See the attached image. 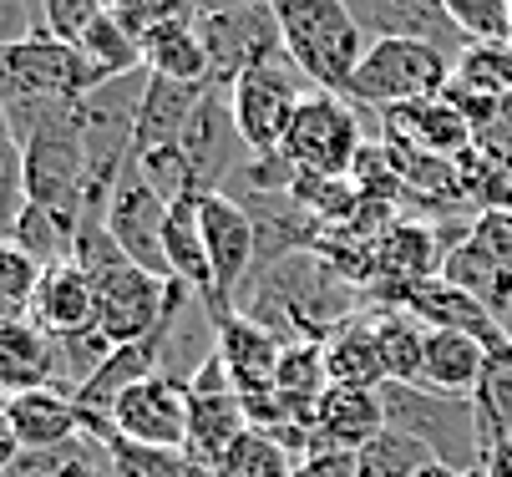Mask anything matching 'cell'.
I'll return each instance as SVG.
<instances>
[{
    "label": "cell",
    "instance_id": "1",
    "mask_svg": "<svg viewBox=\"0 0 512 477\" xmlns=\"http://www.w3.org/2000/svg\"><path fill=\"white\" fill-rule=\"evenodd\" d=\"M269 11H274L279 46L295 61V72L315 92L345 97L360 56L371 51V36L360 31L345 0H269Z\"/></svg>",
    "mask_w": 512,
    "mask_h": 477
},
{
    "label": "cell",
    "instance_id": "2",
    "mask_svg": "<svg viewBox=\"0 0 512 477\" xmlns=\"http://www.w3.org/2000/svg\"><path fill=\"white\" fill-rule=\"evenodd\" d=\"M381 401H386V427L416 437L442 467H457V472L482 467L487 447H482L472 396H447L431 386H381Z\"/></svg>",
    "mask_w": 512,
    "mask_h": 477
},
{
    "label": "cell",
    "instance_id": "3",
    "mask_svg": "<svg viewBox=\"0 0 512 477\" xmlns=\"http://www.w3.org/2000/svg\"><path fill=\"white\" fill-rule=\"evenodd\" d=\"M452 72L457 61L431 41H371V51L360 56L355 77L345 87V102L391 112L406 102L442 97L452 87Z\"/></svg>",
    "mask_w": 512,
    "mask_h": 477
},
{
    "label": "cell",
    "instance_id": "4",
    "mask_svg": "<svg viewBox=\"0 0 512 477\" xmlns=\"http://www.w3.org/2000/svg\"><path fill=\"white\" fill-rule=\"evenodd\" d=\"M92 285H97V330L107 335V346H132V340H148V335L168 330L193 295L188 285L163 280L132 259L97 269Z\"/></svg>",
    "mask_w": 512,
    "mask_h": 477
},
{
    "label": "cell",
    "instance_id": "5",
    "mask_svg": "<svg viewBox=\"0 0 512 477\" xmlns=\"http://www.w3.org/2000/svg\"><path fill=\"white\" fill-rule=\"evenodd\" d=\"M87 183H92V163H87V138H82V107L31 132L26 138V163H21V188L26 203L56 209L66 219L82 224L87 209Z\"/></svg>",
    "mask_w": 512,
    "mask_h": 477
},
{
    "label": "cell",
    "instance_id": "6",
    "mask_svg": "<svg viewBox=\"0 0 512 477\" xmlns=\"http://www.w3.org/2000/svg\"><path fill=\"white\" fill-rule=\"evenodd\" d=\"M310 92V82L295 72V61L284 51L254 61L249 72H239L229 82V107H234V127L254 158H274L284 148L289 117H295L300 97Z\"/></svg>",
    "mask_w": 512,
    "mask_h": 477
},
{
    "label": "cell",
    "instance_id": "7",
    "mask_svg": "<svg viewBox=\"0 0 512 477\" xmlns=\"http://www.w3.org/2000/svg\"><path fill=\"white\" fill-rule=\"evenodd\" d=\"M365 138H360V117L350 112L345 97L335 92H305L295 117L284 132V163L295 173H315V178H350L355 158H360Z\"/></svg>",
    "mask_w": 512,
    "mask_h": 477
},
{
    "label": "cell",
    "instance_id": "8",
    "mask_svg": "<svg viewBox=\"0 0 512 477\" xmlns=\"http://www.w3.org/2000/svg\"><path fill=\"white\" fill-rule=\"evenodd\" d=\"M198 219H203V249H208V275H213V300L203 310L213 320L224 310H239V295L254 280V269H259V224L249 214V203H239L234 193H203Z\"/></svg>",
    "mask_w": 512,
    "mask_h": 477
},
{
    "label": "cell",
    "instance_id": "9",
    "mask_svg": "<svg viewBox=\"0 0 512 477\" xmlns=\"http://www.w3.org/2000/svg\"><path fill=\"white\" fill-rule=\"evenodd\" d=\"M87 437H122L158 452H188V381L158 371L117 396L107 422H82Z\"/></svg>",
    "mask_w": 512,
    "mask_h": 477
},
{
    "label": "cell",
    "instance_id": "10",
    "mask_svg": "<svg viewBox=\"0 0 512 477\" xmlns=\"http://www.w3.org/2000/svg\"><path fill=\"white\" fill-rule=\"evenodd\" d=\"M244 432H249L244 396L234 391L224 361L208 351L203 366L188 376V457L203 467H218Z\"/></svg>",
    "mask_w": 512,
    "mask_h": 477
},
{
    "label": "cell",
    "instance_id": "11",
    "mask_svg": "<svg viewBox=\"0 0 512 477\" xmlns=\"http://www.w3.org/2000/svg\"><path fill=\"white\" fill-rule=\"evenodd\" d=\"M193 26H198V36L208 46V61H213V87H229L239 72H249L254 61L284 51L269 0H234V6L198 11Z\"/></svg>",
    "mask_w": 512,
    "mask_h": 477
},
{
    "label": "cell",
    "instance_id": "12",
    "mask_svg": "<svg viewBox=\"0 0 512 477\" xmlns=\"http://www.w3.org/2000/svg\"><path fill=\"white\" fill-rule=\"evenodd\" d=\"M163 219H168V198H158L153 183L127 163L117 188H112V198H107V234L132 264L173 280L168 275V254H163Z\"/></svg>",
    "mask_w": 512,
    "mask_h": 477
},
{
    "label": "cell",
    "instance_id": "13",
    "mask_svg": "<svg viewBox=\"0 0 512 477\" xmlns=\"http://www.w3.org/2000/svg\"><path fill=\"white\" fill-rule=\"evenodd\" d=\"M213 356L224 361L234 391L249 401V396H264L274 391V371H279V356H284V340L249 320L244 310H224V315H213Z\"/></svg>",
    "mask_w": 512,
    "mask_h": 477
},
{
    "label": "cell",
    "instance_id": "14",
    "mask_svg": "<svg viewBox=\"0 0 512 477\" xmlns=\"http://www.w3.org/2000/svg\"><path fill=\"white\" fill-rule=\"evenodd\" d=\"M381 122H386L381 138L406 143V148H421V153H431V158H452V163H462V158L477 148L472 122L452 107L447 92H442V97H426V102L391 107V112H381Z\"/></svg>",
    "mask_w": 512,
    "mask_h": 477
},
{
    "label": "cell",
    "instance_id": "15",
    "mask_svg": "<svg viewBox=\"0 0 512 477\" xmlns=\"http://www.w3.org/2000/svg\"><path fill=\"white\" fill-rule=\"evenodd\" d=\"M386 432V401L381 391L360 386H330L310 417V452H360Z\"/></svg>",
    "mask_w": 512,
    "mask_h": 477
},
{
    "label": "cell",
    "instance_id": "16",
    "mask_svg": "<svg viewBox=\"0 0 512 477\" xmlns=\"http://www.w3.org/2000/svg\"><path fill=\"white\" fill-rule=\"evenodd\" d=\"M345 6L371 41H431L447 51L462 36L447 21L442 0H345Z\"/></svg>",
    "mask_w": 512,
    "mask_h": 477
},
{
    "label": "cell",
    "instance_id": "17",
    "mask_svg": "<svg viewBox=\"0 0 512 477\" xmlns=\"http://www.w3.org/2000/svg\"><path fill=\"white\" fill-rule=\"evenodd\" d=\"M208 87H183L163 77H142V102H137V127H132V158L158 153V148H183V132L198 112Z\"/></svg>",
    "mask_w": 512,
    "mask_h": 477
},
{
    "label": "cell",
    "instance_id": "18",
    "mask_svg": "<svg viewBox=\"0 0 512 477\" xmlns=\"http://www.w3.org/2000/svg\"><path fill=\"white\" fill-rule=\"evenodd\" d=\"M6 427L16 432L21 452H56L71 437H82V412L77 396L61 386H41V391H21L6 406Z\"/></svg>",
    "mask_w": 512,
    "mask_h": 477
},
{
    "label": "cell",
    "instance_id": "19",
    "mask_svg": "<svg viewBox=\"0 0 512 477\" xmlns=\"http://www.w3.org/2000/svg\"><path fill=\"white\" fill-rule=\"evenodd\" d=\"M31 320L61 340V335H82L97 325V285L92 275L77 264V259H66V264H51L46 275H41V290H36V310Z\"/></svg>",
    "mask_w": 512,
    "mask_h": 477
},
{
    "label": "cell",
    "instance_id": "20",
    "mask_svg": "<svg viewBox=\"0 0 512 477\" xmlns=\"http://www.w3.org/2000/svg\"><path fill=\"white\" fill-rule=\"evenodd\" d=\"M325 376L330 386H360V391H381L386 361H381V340H376V315H350L345 325H335L325 340Z\"/></svg>",
    "mask_w": 512,
    "mask_h": 477
},
{
    "label": "cell",
    "instance_id": "21",
    "mask_svg": "<svg viewBox=\"0 0 512 477\" xmlns=\"http://www.w3.org/2000/svg\"><path fill=\"white\" fill-rule=\"evenodd\" d=\"M56 386V340L36 320H0V391L21 396Z\"/></svg>",
    "mask_w": 512,
    "mask_h": 477
},
{
    "label": "cell",
    "instance_id": "22",
    "mask_svg": "<svg viewBox=\"0 0 512 477\" xmlns=\"http://www.w3.org/2000/svg\"><path fill=\"white\" fill-rule=\"evenodd\" d=\"M142 66H148V77H163V82L213 87V61H208V46H203L193 21L158 26L142 36Z\"/></svg>",
    "mask_w": 512,
    "mask_h": 477
},
{
    "label": "cell",
    "instance_id": "23",
    "mask_svg": "<svg viewBox=\"0 0 512 477\" xmlns=\"http://www.w3.org/2000/svg\"><path fill=\"white\" fill-rule=\"evenodd\" d=\"M492 366V351L482 346L477 335L462 330H431L426 335V381L431 391H447V396H472L482 386Z\"/></svg>",
    "mask_w": 512,
    "mask_h": 477
},
{
    "label": "cell",
    "instance_id": "24",
    "mask_svg": "<svg viewBox=\"0 0 512 477\" xmlns=\"http://www.w3.org/2000/svg\"><path fill=\"white\" fill-rule=\"evenodd\" d=\"M330 391V376H325V346L320 340H284V356H279V371H274V396L289 412V422L310 427L320 396Z\"/></svg>",
    "mask_w": 512,
    "mask_h": 477
},
{
    "label": "cell",
    "instance_id": "25",
    "mask_svg": "<svg viewBox=\"0 0 512 477\" xmlns=\"http://www.w3.org/2000/svg\"><path fill=\"white\" fill-rule=\"evenodd\" d=\"M426 335L411 310H376V340H381V361H386V386H421L426 381Z\"/></svg>",
    "mask_w": 512,
    "mask_h": 477
},
{
    "label": "cell",
    "instance_id": "26",
    "mask_svg": "<svg viewBox=\"0 0 512 477\" xmlns=\"http://www.w3.org/2000/svg\"><path fill=\"white\" fill-rule=\"evenodd\" d=\"M77 56L87 61V72H92L97 87L122 82V77H132V72H148V66H142V41H137L112 11L77 41Z\"/></svg>",
    "mask_w": 512,
    "mask_h": 477
},
{
    "label": "cell",
    "instance_id": "27",
    "mask_svg": "<svg viewBox=\"0 0 512 477\" xmlns=\"http://www.w3.org/2000/svg\"><path fill=\"white\" fill-rule=\"evenodd\" d=\"M442 280L447 285H457V290H467L472 300H482L497 320L507 315V305H512V275L507 269H497L472 239H462L452 254H447V264H442Z\"/></svg>",
    "mask_w": 512,
    "mask_h": 477
},
{
    "label": "cell",
    "instance_id": "28",
    "mask_svg": "<svg viewBox=\"0 0 512 477\" xmlns=\"http://www.w3.org/2000/svg\"><path fill=\"white\" fill-rule=\"evenodd\" d=\"M11 239H16L41 269H51V264H66L71 254H77V219H66V214H56V209H41V203H26V209L16 214Z\"/></svg>",
    "mask_w": 512,
    "mask_h": 477
},
{
    "label": "cell",
    "instance_id": "29",
    "mask_svg": "<svg viewBox=\"0 0 512 477\" xmlns=\"http://www.w3.org/2000/svg\"><path fill=\"white\" fill-rule=\"evenodd\" d=\"M295 472H300V457L289 452L279 437L259 432V427H249L229 447V457L213 467V477H295Z\"/></svg>",
    "mask_w": 512,
    "mask_h": 477
},
{
    "label": "cell",
    "instance_id": "30",
    "mask_svg": "<svg viewBox=\"0 0 512 477\" xmlns=\"http://www.w3.org/2000/svg\"><path fill=\"white\" fill-rule=\"evenodd\" d=\"M41 275L46 269L11 234H0V320H31Z\"/></svg>",
    "mask_w": 512,
    "mask_h": 477
},
{
    "label": "cell",
    "instance_id": "31",
    "mask_svg": "<svg viewBox=\"0 0 512 477\" xmlns=\"http://www.w3.org/2000/svg\"><path fill=\"white\" fill-rule=\"evenodd\" d=\"M452 82L467 87V92H482V97L507 102V97H512V41H507V46H492V41L462 46Z\"/></svg>",
    "mask_w": 512,
    "mask_h": 477
},
{
    "label": "cell",
    "instance_id": "32",
    "mask_svg": "<svg viewBox=\"0 0 512 477\" xmlns=\"http://www.w3.org/2000/svg\"><path fill=\"white\" fill-rule=\"evenodd\" d=\"M472 406H477V427H482L487 452L497 442H512V356H492L482 386L472 391Z\"/></svg>",
    "mask_w": 512,
    "mask_h": 477
},
{
    "label": "cell",
    "instance_id": "33",
    "mask_svg": "<svg viewBox=\"0 0 512 477\" xmlns=\"http://www.w3.org/2000/svg\"><path fill=\"white\" fill-rule=\"evenodd\" d=\"M355 462H360V477H416V472L431 467L436 457H431L416 437L386 427L376 442H365V447L355 452Z\"/></svg>",
    "mask_w": 512,
    "mask_h": 477
},
{
    "label": "cell",
    "instance_id": "34",
    "mask_svg": "<svg viewBox=\"0 0 512 477\" xmlns=\"http://www.w3.org/2000/svg\"><path fill=\"white\" fill-rule=\"evenodd\" d=\"M447 21L462 31V41H492L507 46L512 41V0H442Z\"/></svg>",
    "mask_w": 512,
    "mask_h": 477
},
{
    "label": "cell",
    "instance_id": "35",
    "mask_svg": "<svg viewBox=\"0 0 512 477\" xmlns=\"http://www.w3.org/2000/svg\"><path fill=\"white\" fill-rule=\"evenodd\" d=\"M36 16H41V31L51 41L77 46L107 16V0H36Z\"/></svg>",
    "mask_w": 512,
    "mask_h": 477
},
{
    "label": "cell",
    "instance_id": "36",
    "mask_svg": "<svg viewBox=\"0 0 512 477\" xmlns=\"http://www.w3.org/2000/svg\"><path fill=\"white\" fill-rule=\"evenodd\" d=\"M350 183H355V193H360L365 203H386V209L406 193V183H401V173H396L386 143L360 148V158H355V168H350Z\"/></svg>",
    "mask_w": 512,
    "mask_h": 477
},
{
    "label": "cell",
    "instance_id": "37",
    "mask_svg": "<svg viewBox=\"0 0 512 477\" xmlns=\"http://www.w3.org/2000/svg\"><path fill=\"white\" fill-rule=\"evenodd\" d=\"M112 16L142 41L158 26H178V21H198V0H112Z\"/></svg>",
    "mask_w": 512,
    "mask_h": 477
},
{
    "label": "cell",
    "instance_id": "38",
    "mask_svg": "<svg viewBox=\"0 0 512 477\" xmlns=\"http://www.w3.org/2000/svg\"><path fill=\"white\" fill-rule=\"evenodd\" d=\"M467 239H472L497 269H507V275H512V214H477Z\"/></svg>",
    "mask_w": 512,
    "mask_h": 477
},
{
    "label": "cell",
    "instance_id": "39",
    "mask_svg": "<svg viewBox=\"0 0 512 477\" xmlns=\"http://www.w3.org/2000/svg\"><path fill=\"white\" fill-rule=\"evenodd\" d=\"M41 31L36 0H0V51H11Z\"/></svg>",
    "mask_w": 512,
    "mask_h": 477
},
{
    "label": "cell",
    "instance_id": "40",
    "mask_svg": "<svg viewBox=\"0 0 512 477\" xmlns=\"http://www.w3.org/2000/svg\"><path fill=\"white\" fill-rule=\"evenodd\" d=\"M295 477H360V462H355V452H335L330 447V452H310Z\"/></svg>",
    "mask_w": 512,
    "mask_h": 477
},
{
    "label": "cell",
    "instance_id": "41",
    "mask_svg": "<svg viewBox=\"0 0 512 477\" xmlns=\"http://www.w3.org/2000/svg\"><path fill=\"white\" fill-rule=\"evenodd\" d=\"M21 163H26V143L11 127L6 107H0V183H21Z\"/></svg>",
    "mask_w": 512,
    "mask_h": 477
},
{
    "label": "cell",
    "instance_id": "42",
    "mask_svg": "<svg viewBox=\"0 0 512 477\" xmlns=\"http://www.w3.org/2000/svg\"><path fill=\"white\" fill-rule=\"evenodd\" d=\"M11 477H71V472H66L61 447H56V452H51V457H41L36 467H21V462H16V472H11Z\"/></svg>",
    "mask_w": 512,
    "mask_h": 477
},
{
    "label": "cell",
    "instance_id": "43",
    "mask_svg": "<svg viewBox=\"0 0 512 477\" xmlns=\"http://www.w3.org/2000/svg\"><path fill=\"white\" fill-rule=\"evenodd\" d=\"M482 477H512V442H497L482 457Z\"/></svg>",
    "mask_w": 512,
    "mask_h": 477
},
{
    "label": "cell",
    "instance_id": "44",
    "mask_svg": "<svg viewBox=\"0 0 512 477\" xmlns=\"http://www.w3.org/2000/svg\"><path fill=\"white\" fill-rule=\"evenodd\" d=\"M416 477H482V467H477V472H457V467H442V462H431V467H421Z\"/></svg>",
    "mask_w": 512,
    "mask_h": 477
},
{
    "label": "cell",
    "instance_id": "45",
    "mask_svg": "<svg viewBox=\"0 0 512 477\" xmlns=\"http://www.w3.org/2000/svg\"><path fill=\"white\" fill-rule=\"evenodd\" d=\"M502 330H507V335H512V305H507V315H502Z\"/></svg>",
    "mask_w": 512,
    "mask_h": 477
},
{
    "label": "cell",
    "instance_id": "46",
    "mask_svg": "<svg viewBox=\"0 0 512 477\" xmlns=\"http://www.w3.org/2000/svg\"><path fill=\"white\" fill-rule=\"evenodd\" d=\"M6 406H11V396H6V391H0V417H6Z\"/></svg>",
    "mask_w": 512,
    "mask_h": 477
}]
</instances>
